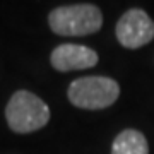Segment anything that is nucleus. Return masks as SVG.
Instances as JSON below:
<instances>
[{
    "label": "nucleus",
    "mask_w": 154,
    "mask_h": 154,
    "mask_svg": "<svg viewBox=\"0 0 154 154\" xmlns=\"http://www.w3.org/2000/svg\"><path fill=\"white\" fill-rule=\"evenodd\" d=\"M116 39L128 50L142 48L154 39V21L142 9H130L116 22Z\"/></svg>",
    "instance_id": "20e7f679"
},
{
    "label": "nucleus",
    "mask_w": 154,
    "mask_h": 154,
    "mask_svg": "<svg viewBox=\"0 0 154 154\" xmlns=\"http://www.w3.org/2000/svg\"><path fill=\"white\" fill-rule=\"evenodd\" d=\"M51 67L58 72H70V70H84L91 69L98 63V53L89 46L84 45L65 43L58 45L50 57Z\"/></svg>",
    "instance_id": "39448f33"
},
{
    "label": "nucleus",
    "mask_w": 154,
    "mask_h": 154,
    "mask_svg": "<svg viewBox=\"0 0 154 154\" xmlns=\"http://www.w3.org/2000/svg\"><path fill=\"white\" fill-rule=\"evenodd\" d=\"M5 120L16 134H31L50 122V108L39 96L21 89L7 103Z\"/></svg>",
    "instance_id": "f03ea898"
},
{
    "label": "nucleus",
    "mask_w": 154,
    "mask_h": 154,
    "mask_svg": "<svg viewBox=\"0 0 154 154\" xmlns=\"http://www.w3.org/2000/svg\"><path fill=\"white\" fill-rule=\"evenodd\" d=\"M48 24L58 36H88L101 29L103 14L93 4L62 5L50 12Z\"/></svg>",
    "instance_id": "f257e3e1"
},
{
    "label": "nucleus",
    "mask_w": 154,
    "mask_h": 154,
    "mask_svg": "<svg viewBox=\"0 0 154 154\" xmlns=\"http://www.w3.org/2000/svg\"><path fill=\"white\" fill-rule=\"evenodd\" d=\"M70 103L82 110H103L120 96V86L115 79L103 75L81 77L72 81L67 91Z\"/></svg>",
    "instance_id": "7ed1b4c3"
},
{
    "label": "nucleus",
    "mask_w": 154,
    "mask_h": 154,
    "mask_svg": "<svg viewBox=\"0 0 154 154\" xmlns=\"http://www.w3.org/2000/svg\"><path fill=\"white\" fill-rule=\"evenodd\" d=\"M111 154H149L147 139L142 132L134 128L122 130L113 140Z\"/></svg>",
    "instance_id": "423d86ee"
}]
</instances>
